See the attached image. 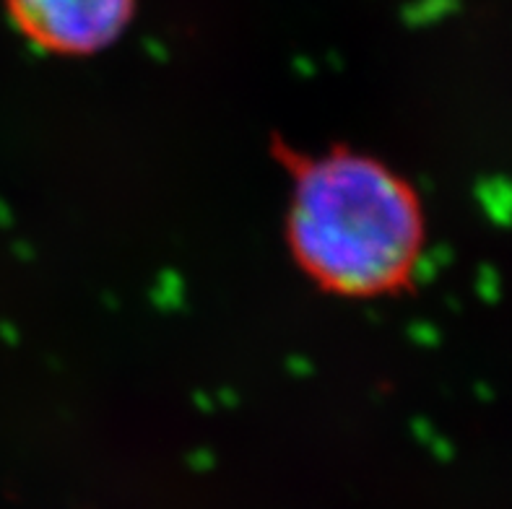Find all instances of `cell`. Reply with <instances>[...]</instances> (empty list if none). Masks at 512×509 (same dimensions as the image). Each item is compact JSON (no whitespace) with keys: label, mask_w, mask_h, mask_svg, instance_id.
Instances as JSON below:
<instances>
[{"label":"cell","mask_w":512,"mask_h":509,"mask_svg":"<svg viewBox=\"0 0 512 509\" xmlns=\"http://www.w3.org/2000/svg\"><path fill=\"white\" fill-rule=\"evenodd\" d=\"M138 0H6V11L39 50L84 58L112 47L133 21Z\"/></svg>","instance_id":"2"},{"label":"cell","mask_w":512,"mask_h":509,"mask_svg":"<svg viewBox=\"0 0 512 509\" xmlns=\"http://www.w3.org/2000/svg\"><path fill=\"white\" fill-rule=\"evenodd\" d=\"M424 237L416 190L375 156L328 151L294 172L286 239L320 289L338 297L393 294L414 276Z\"/></svg>","instance_id":"1"}]
</instances>
